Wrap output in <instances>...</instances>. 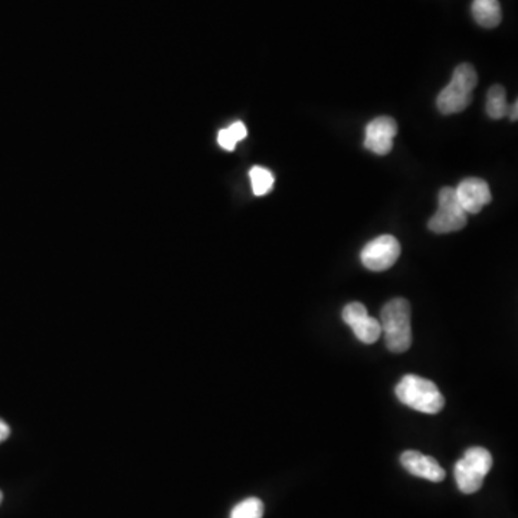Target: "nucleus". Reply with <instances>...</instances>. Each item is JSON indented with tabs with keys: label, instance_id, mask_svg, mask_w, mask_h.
Returning <instances> with one entry per match:
<instances>
[{
	"label": "nucleus",
	"instance_id": "obj_1",
	"mask_svg": "<svg viewBox=\"0 0 518 518\" xmlns=\"http://www.w3.org/2000/svg\"><path fill=\"white\" fill-rule=\"evenodd\" d=\"M382 334L391 353H405L412 346L409 301L399 297L386 303L381 312Z\"/></svg>",
	"mask_w": 518,
	"mask_h": 518
},
{
	"label": "nucleus",
	"instance_id": "obj_2",
	"mask_svg": "<svg viewBox=\"0 0 518 518\" xmlns=\"http://www.w3.org/2000/svg\"><path fill=\"white\" fill-rule=\"evenodd\" d=\"M396 396L403 405L417 412L436 415L445 406V398L432 381L417 374H406L395 389Z\"/></svg>",
	"mask_w": 518,
	"mask_h": 518
},
{
	"label": "nucleus",
	"instance_id": "obj_3",
	"mask_svg": "<svg viewBox=\"0 0 518 518\" xmlns=\"http://www.w3.org/2000/svg\"><path fill=\"white\" fill-rule=\"evenodd\" d=\"M478 83V75L471 64H461L455 68L451 83L439 92L436 106L439 111L450 116L464 111L472 102V91Z\"/></svg>",
	"mask_w": 518,
	"mask_h": 518
},
{
	"label": "nucleus",
	"instance_id": "obj_4",
	"mask_svg": "<svg viewBox=\"0 0 518 518\" xmlns=\"http://www.w3.org/2000/svg\"><path fill=\"white\" fill-rule=\"evenodd\" d=\"M493 468V455L482 446H472L465 451L453 468V475L461 493L474 494L481 489L488 472Z\"/></svg>",
	"mask_w": 518,
	"mask_h": 518
},
{
	"label": "nucleus",
	"instance_id": "obj_5",
	"mask_svg": "<svg viewBox=\"0 0 518 518\" xmlns=\"http://www.w3.org/2000/svg\"><path fill=\"white\" fill-rule=\"evenodd\" d=\"M467 212L458 202L455 189H441L438 198V211L429 219L428 228L435 233H458L468 224Z\"/></svg>",
	"mask_w": 518,
	"mask_h": 518
},
{
	"label": "nucleus",
	"instance_id": "obj_6",
	"mask_svg": "<svg viewBox=\"0 0 518 518\" xmlns=\"http://www.w3.org/2000/svg\"><path fill=\"white\" fill-rule=\"evenodd\" d=\"M399 257H400V243L391 235L377 236L363 248L360 254L363 265L374 272L391 268Z\"/></svg>",
	"mask_w": 518,
	"mask_h": 518
},
{
	"label": "nucleus",
	"instance_id": "obj_7",
	"mask_svg": "<svg viewBox=\"0 0 518 518\" xmlns=\"http://www.w3.org/2000/svg\"><path fill=\"white\" fill-rule=\"evenodd\" d=\"M396 135L398 124L391 117H377L367 124L364 147L377 156H386L393 149Z\"/></svg>",
	"mask_w": 518,
	"mask_h": 518
},
{
	"label": "nucleus",
	"instance_id": "obj_8",
	"mask_svg": "<svg viewBox=\"0 0 518 518\" xmlns=\"http://www.w3.org/2000/svg\"><path fill=\"white\" fill-rule=\"evenodd\" d=\"M458 202L467 214H479L493 200L488 183L478 178H468L455 189Z\"/></svg>",
	"mask_w": 518,
	"mask_h": 518
},
{
	"label": "nucleus",
	"instance_id": "obj_9",
	"mask_svg": "<svg viewBox=\"0 0 518 518\" xmlns=\"http://www.w3.org/2000/svg\"><path fill=\"white\" fill-rule=\"evenodd\" d=\"M400 464L409 474L428 479L432 482H441L445 479L446 472L435 458L428 457L417 451H405L400 455Z\"/></svg>",
	"mask_w": 518,
	"mask_h": 518
},
{
	"label": "nucleus",
	"instance_id": "obj_10",
	"mask_svg": "<svg viewBox=\"0 0 518 518\" xmlns=\"http://www.w3.org/2000/svg\"><path fill=\"white\" fill-rule=\"evenodd\" d=\"M471 11L475 22L487 30L496 28L503 19L498 0H474Z\"/></svg>",
	"mask_w": 518,
	"mask_h": 518
},
{
	"label": "nucleus",
	"instance_id": "obj_11",
	"mask_svg": "<svg viewBox=\"0 0 518 518\" xmlns=\"http://www.w3.org/2000/svg\"><path fill=\"white\" fill-rule=\"evenodd\" d=\"M348 327H352L356 338H359L364 345H373L382 336L381 321L370 317L369 312L353 320Z\"/></svg>",
	"mask_w": 518,
	"mask_h": 518
},
{
	"label": "nucleus",
	"instance_id": "obj_12",
	"mask_svg": "<svg viewBox=\"0 0 518 518\" xmlns=\"http://www.w3.org/2000/svg\"><path fill=\"white\" fill-rule=\"evenodd\" d=\"M508 102L505 88L503 85H494L489 88L487 94V114L493 120H500L503 117L507 116Z\"/></svg>",
	"mask_w": 518,
	"mask_h": 518
},
{
	"label": "nucleus",
	"instance_id": "obj_13",
	"mask_svg": "<svg viewBox=\"0 0 518 518\" xmlns=\"http://www.w3.org/2000/svg\"><path fill=\"white\" fill-rule=\"evenodd\" d=\"M250 183L255 195L264 196L271 192L274 188V176L268 169L264 167H252L250 171Z\"/></svg>",
	"mask_w": 518,
	"mask_h": 518
},
{
	"label": "nucleus",
	"instance_id": "obj_14",
	"mask_svg": "<svg viewBox=\"0 0 518 518\" xmlns=\"http://www.w3.org/2000/svg\"><path fill=\"white\" fill-rule=\"evenodd\" d=\"M264 517V503L257 496H250L247 500L236 504L231 511V518H262Z\"/></svg>",
	"mask_w": 518,
	"mask_h": 518
},
{
	"label": "nucleus",
	"instance_id": "obj_15",
	"mask_svg": "<svg viewBox=\"0 0 518 518\" xmlns=\"http://www.w3.org/2000/svg\"><path fill=\"white\" fill-rule=\"evenodd\" d=\"M218 143L221 145L222 149L228 150V152L235 150L236 145H238L236 138L233 137L229 128H224V130L219 131Z\"/></svg>",
	"mask_w": 518,
	"mask_h": 518
},
{
	"label": "nucleus",
	"instance_id": "obj_16",
	"mask_svg": "<svg viewBox=\"0 0 518 518\" xmlns=\"http://www.w3.org/2000/svg\"><path fill=\"white\" fill-rule=\"evenodd\" d=\"M228 128L231 130V133H233V137L236 138V142L238 143H240L241 140H243V138L247 137V127H245V124L241 123V121H238V123H233V126Z\"/></svg>",
	"mask_w": 518,
	"mask_h": 518
},
{
	"label": "nucleus",
	"instance_id": "obj_17",
	"mask_svg": "<svg viewBox=\"0 0 518 518\" xmlns=\"http://www.w3.org/2000/svg\"><path fill=\"white\" fill-rule=\"evenodd\" d=\"M11 435V429H9L8 424L0 419V443H4Z\"/></svg>",
	"mask_w": 518,
	"mask_h": 518
},
{
	"label": "nucleus",
	"instance_id": "obj_18",
	"mask_svg": "<svg viewBox=\"0 0 518 518\" xmlns=\"http://www.w3.org/2000/svg\"><path fill=\"white\" fill-rule=\"evenodd\" d=\"M517 101L513 102V106H508V117H510V120L511 121H517L518 116H517Z\"/></svg>",
	"mask_w": 518,
	"mask_h": 518
},
{
	"label": "nucleus",
	"instance_id": "obj_19",
	"mask_svg": "<svg viewBox=\"0 0 518 518\" xmlns=\"http://www.w3.org/2000/svg\"><path fill=\"white\" fill-rule=\"evenodd\" d=\"M2 501H4V494L0 491V504H2Z\"/></svg>",
	"mask_w": 518,
	"mask_h": 518
}]
</instances>
